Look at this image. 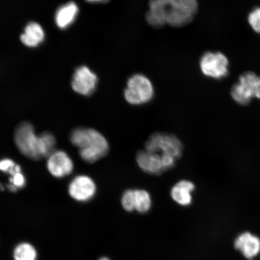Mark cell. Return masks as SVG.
Wrapping results in <instances>:
<instances>
[{"instance_id":"cell-1","label":"cell","mask_w":260,"mask_h":260,"mask_svg":"<svg viewBox=\"0 0 260 260\" xmlns=\"http://www.w3.org/2000/svg\"><path fill=\"white\" fill-rule=\"evenodd\" d=\"M148 8L145 19L152 27H182L193 20L199 5L195 0H153Z\"/></svg>"},{"instance_id":"cell-2","label":"cell","mask_w":260,"mask_h":260,"mask_svg":"<svg viewBox=\"0 0 260 260\" xmlns=\"http://www.w3.org/2000/svg\"><path fill=\"white\" fill-rule=\"evenodd\" d=\"M15 142L19 151L32 160H39L48 157L54 152L56 139L48 132L36 134L34 126L28 122H22L16 129Z\"/></svg>"},{"instance_id":"cell-17","label":"cell","mask_w":260,"mask_h":260,"mask_svg":"<svg viewBox=\"0 0 260 260\" xmlns=\"http://www.w3.org/2000/svg\"><path fill=\"white\" fill-rule=\"evenodd\" d=\"M151 198L147 191L135 190V210L140 213H146L151 207Z\"/></svg>"},{"instance_id":"cell-6","label":"cell","mask_w":260,"mask_h":260,"mask_svg":"<svg viewBox=\"0 0 260 260\" xmlns=\"http://www.w3.org/2000/svg\"><path fill=\"white\" fill-rule=\"evenodd\" d=\"M231 94L240 105H248L253 98L260 100V77L252 72L243 73L232 87Z\"/></svg>"},{"instance_id":"cell-11","label":"cell","mask_w":260,"mask_h":260,"mask_svg":"<svg viewBox=\"0 0 260 260\" xmlns=\"http://www.w3.org/2000/svg\"><path fill=\"white\" fill-rule=\"evenodd\" d=\"M136 161L139 168L149 174L159 175L167 171L160 158L145 150H141L138 152Z\"/></svg>"},{"instance_id":"cell-19","label":"cell","mask_w":260,"mask_h":260,"mask_svg":"<svg viewBox=\"0 0 260 260\" xmlns=\"http://www.w3.org/2000/svg\"><path fill=\"white\" fill-rule=\"evenodd\" d=\"M122 206L126 211L132 212L135 210V190H126L121 198Z\"/></svg>"},{"instance_id":"cell-18","label":"cell","mask_w":260,"mask_h":260,"mask_svg":"<svg viewBox=\"0 0 260 260\" xmlns=\"http://www.w3.org/2000/svg\"><path fill=\"white\" fill-rule=\"evenodd\" d=\"M10 184L8 185L9 190L15 192L19 188H23L25 185V178L21 172H16L9 179Z\"/></svg>"},{"instance_id":"cell-8","label":"cell","mask_w":260,"mask_h":260,"mask_svg":"<svg viewBox=\"0 0 260 260\" xmlns=\"http://www.w3.org/2000/svg\"><path fill=\"white\" fill-rule=\"evenodd\" d=\"M99 79L96 75L88 67L81 66L75 71L72 87L75 92L84 96H89L95 92Z\"/></svg>"},{"instance_id":"cell-15","label":"cell","mask_w":260,"mask_h":260,"mask_svg":"<svg viewBox=\"0 0 260 260\" xmlns=\"http://www.w3.org/2000/svg\"><path fill=\"white\" fill-rule=\"evenodd\" d=\"M45 32L42 26L37 22H31L26 25L21 36V41L26 46L37 47L44 42Z\"/></svg>"},{"instance_id":"cell-21","label":"cell","mask_w":260,"mask_h":260,"mask_svg":"<svg viewBox=\"0 0 260 260\" xmlns=\"http://www.w3.org/2000/svg\"><path fill=\"white\" fill-rule=\"evenodd\" d=\"M248 20L253 30L260 34V6L249 13Z\"/></svg>"},{"instance_id":"cell-13","label":"cell","mask_w":260,"mask_h":260,"mask_svg":"<svg viewBox=\"0 0 260 260\" xmlns=\"http://www.w3.org/2000/svg\"><path fill=\"white\" fill-rule=\"evenodd\" d=\"M195 188L192 182L181 180L172 188L171 195L175 202L181 206H188L192 203V195Z\"/></svg>"},{"instance_id":"cell-16","label":"cell","mask_w":260,"mask_h":260,"mask_svg":"<svg viewBox=\"0 0 260 260\" xmlns=\"http://www.w3.org/2000/svg\"><path fill=\"white\" fill-rule=\"evenodd\" d=\"M13 257L14 260H37L38 252L30 243L22 242L15 247Z\"/></svg>"},{"instance_id":"cell-7","label":"cell","mask_w":260,"mask_h":260,"mask_svg":"<svg viewBox=\"0 0 260 260\" xmlns=\"http://www.w3.org/2000/svg\"><path fill=\"white\" fill-rule=\"evenodd\" d=\"M200 68L205 76L220 80L229 73V60L220 52L207 51L200 58Z\"/></svg>"},{"instance_id":"cell-5","label":"cell","mask_w":260,"mask_h":260,"mask_svg":"<svg viewBox=\"0 0 260 260\" xmlns=\"http://www.w3.org/2000/svg\"><path fill=\"white\" fill-rule=\"evenodd\" d=\"M153 84L142 74H133L126 81L123 97L132 106H142L151 102L154 96Z\"/></svg>"},{"instance_id":"cell-20","label":"cell","mask_w":260,"mask_h":260,"mask_svg":"<svg viewBox=\"0 0 260 260\" xmlns=\"http://www.w3.org/2000/svg\"><path fill=\"white\" fill-rule=\"evenodd\" d=\"M0 171L12 175L16 172H21V168L11 159L6 158L0 160Z\"/></svg>"},{"instance_id":"cell-14","label":"cell","mask_w":260,"mask_h":260,"mask_svg":"<svg viewBox=\"0 0 260 260\" xmlns=\"http://www.w3.org/2000/svg\"><path fill=\"white\" fill-rule=\"evenodd\" d=\"M79 14V8L73 2L63 5L57 9L55 15V22L60 29H66L74 23Z\"/></svg>"},{"instance_id":"cell-9","label":"cell","mask_w":260,"mask_h":260,"mask_svg":"<svg viewBox=\"0 0 260 260\" xmlns=\"http://www.w3.org/2000/svg\"><path fill=\"white\" fill-rule=\"evenodd\" d=\"M95 182L86 175H79L71 181L69 186L70 196L80 202H86L92 199L96 193Z\"/></svg>"},{"instance_id":"cell-3","label":"cell","mask_w":260,"mask_h":260,"mask_svg":"<svg viewBox=\"0 0 260 260\" xmlns=\"http://www.w3.org/2000/svg\"><path fill=\"white\" fill-rule=\"evenodd\" d=\"M70 140L79 149L81 158L89 164L105 157L109 150V143L105 136L92 128L75 129L71 133Z\"/></svg>"},{"instance_id":"cell-10","label":"cell","mask_w":260,"mask_h":260,"mask_svg":"<svg viewBox=\"0 0 260 260\" xmlns=\"http://www.w3.org/2000/svg\"><path fill=\"white\" fill-rule=\"evenodd\" d=\"M73 160L63 151H55L48 157L47 169L54 177H66L73 172Z\"/></svg>"},{"instance_id":"cell-12","label":"cell","mask_w":260,"mask_h":260,"mask_svg":"<svg viewBox=\"0 0 260 260\" xmlns=\"http://www.w3.org/2000/svg\"><path fill=\"white\" fill-rule=\"evenodd\" d=\"M235 246L245 257L251 259L260 252V240L251 233H245L237 237Z\"/></svg>"},{"instance_id":"cell-4","label":"cell","mask_w":260,"mask_h":260,"mask_svg":"<svg viewBox=\"0 0 260 260\" xmlns=\"http://www.w3.org/2000/svg\"><path fill=\"white\" fill-rule=\"evenodd\" d=\"M144 150L160 157L168 171L174 168L181 157L183 145L176 136L157 132L149 136L145 142Z\"/></svg>"},{"instance_id":"cell-22","label":"cell","mask_w":260,"mask_h":260,"mask_svg":"<svg viewBox=\"0 0 260 260\" xmlns=\"http://www.w3.org/2000/svg\"><path fill=\"white\" fill-rule=\"evenodd\" d=\"M99 260H111L109 258L106 257V256H103V257L100 258Z\"/></svg>"}]
</instances>
